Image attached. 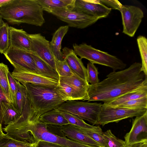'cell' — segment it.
Listing matches in <instances>:
<instances>
[{
  "mask_svg": "<svg viewBox=\"0 0 147 147\" xmlns=\"http://www.w3.org/2000/svg\"><path fill=\"white\" fill-rule=\"evenodd\" d=\"M121 13L123 32L130 37H133L144 16L139 7L131 5H123L120 11Z\"/></svg>",
  "mask_w": 147,
  "mask_h": 147,
  "instance_id": "obj_9",
  "label": "cell"
},
{
  "mask_svg": "<svg viewBox=\"0 0 147 147\" xmlns=\"http://www.w3.org/2000/svg\"><path fill=\"white\" fill-rule=\"evenodd\" d=\"M17 86L16 107L22 115L27 102V91L25 86L18 81Z\"/></svg>",
  "mask_w": 147,
  "mask_h": 147,
  "instance_id": "obj_29",
  "label": "cell"
},
{
  "mask_svg": "<svg viewBox=\"0 0 147 147\" xmlns=\"http://www.w3.org/2000/svg\"><path fill=\"white\" fill-rule=\"evenodd\" d=\"M127 147V146L126 147Z\"/></svg>",
  "mask_w": 147,
  "mask_h": 147,
  "instance_id": "obj_46",
  "label": "cell"
},
{
  "mask_svg": "<svg viewBox=\"0 0 147 147\" xmlns=\"http://www.w3.org/2000/svg\"><path fill=\"white\" fill-rule=\"evenodd\" d=\"M11 1V0H0V7Z\"/></svg>",
  "mask_w": 147,
  "mask_h": 147,
  "instance_id": "obj_42",
  "label": "cell"
},
{
  "mask_svg": "<svg viewBox=\"0 0 147 147\" xmlns=\"http://www.w3.org/2000/svg\"><path fill=\"white\" fill-rule=\"evenodd\" d=\"M145 142H147V139L142 140L133 144L127 146L126 147H141L143 143Z\"/></svg>",
  "mask_w": 147,
  "mask_h": 147,
  "instance_id": "obj_41",
  "label": "cell"
},
{
  "mask_svg": "<svg viewBox=\"0 0 147 147\" xmlns=\"http://www.w3.org/2000/svg\"><path fill=\"white\" fill-rule=\"evenodd\" d=\"M22 115V114L15 107L13 104L9 103L3 115V122L4 124L7 125L16 122Z\"/></svg>",
  "mask_w": 147,
  "mask_h": 147,
  "instance_id": "obj_27",
  "label": "cell"
},
{
  "mask_svg": "<svg viewBox=\"0 0 147 147\" xmlns=\"http://www.w3.org/2000/svg\"><path fill=\"white\" fill-rule=\"evenodd\" d=\"M11 74L22 85L30 83L56 88L59 84L58 81L21 67L14 68Z\"/></svg>",
  "mask_w": 147,
  "mask_h": 147,
  "instance_id": "obj_10",
  "label": "cell"
},
{
  "mask_svg": "<svg viewBox=\"0 0 147 147\" xmlns=\"http://www.w3.org/2000/svg\"><path fill=\"white\" fill-rule=\"evenodd\" d=\"M2 19V17L0 14V28L3 27L5 24L3 20Z\"/></svg>",
  "mask_w": 147,
  "mask_h": 147,
  "instance_id": "obj_44",
  "label": "cell"
},
{
  "mask_svg": "<svg viewBox=\"0 0 147 147\" xmlns=\"http://www.w3.org/2000/svg\"><path fill=\"white\" fill-rule=\"evenodd\" d=\"M102 105L101 103L96 102L69 100L64 102L56 109L70 113L94 125L97 124Z\"/></svg>",
  "mask_w": 147,
  "mask_h": 147,
  "instance_id": "obj_6",
  "label": "cell"
},
{
  "mask_svg": "<svg viewBox=\"0 0 147 147\" xmlns=\"http://www.w3.org/2000/svg\"><path fill=\"white\" fill-rule=\"evenodd\" d=\"M146 96H147V86L127 93L105 103L111 106H118L127 101Z\"/></svg>",
  "mask_w": 147,
  "mask_h": 147,
  "instance_id": "obj_21",
  "label": "cell"
},
{
  "mask_svg": "<svg viewBox=\"0 0 147 147\" xmlns=\"http://www.w3.org/2000/svg\"><path fill=\"white\" fill-rule=\"evenodd\" d=\"M4 94L0 85V124L3 122L4 113L9 103Z\"/></svg>",
  "mask_w": 147,
  "mask_h": 147,
  "instance_id": "obj_38",
  "label": "cell"
},
{
  "mask_svg": "<svg viewBox=\"0 0 147 147\" xmlns=\"http://www.w3.org/2000/svg\"><path fill=\"white\" fill-rule=\"evenodd\" d=\"M61 52L63 60L66 61L72 73L87 81L86 69L82 59L77 57L73 49L67 47L63 48Z\"/></svg>",
  "mask_w": 147,
  "mask_h": 147,
  "instance_id": "obj_15",
  "label": "cell"
},
{
  "mask_svg": "<svg viewBox=\"0 0 147 147\" xmlns=\"http://www.w3.org/2000/svg\"><path fill=\"white\" fill-rule=\"evenodd\" d=\"M9 72L7 66L3 63H0V85L8 101L10 103H12L7 76Z\"/></svg>",
  "mask_w": 147,
  "mask_h": 147,
  "instance_id": "obj_25",
  "label": "cell"
},
{
  "mask_svg": "<svg viewBox=\"0 0 147 147\" xmlns=\"http://www.w3.org/2000/svg\"><path fill=\"white\" fill-rule=\"evenodd\" d=\"M73 10L99 19L107 17L111 9L100 3L99 0H76Z\"/></svg>",
  "mask_w": 147,
  "mask_h": 147,
  "instance_id": "obj_13",
  "label": "cell"
},
{
  "mask_svg": "<svg viewBox=\"0 0 147 147\" xmlns=\"http://www.w3.org/2000/svg\"><path fill=\"white\" fill-rule=\"evenodd\" d=\"M0 14L9 24L41 26L45 23L43 10L37 0H11L0 7Z\"/></svg>",
  "mask_w": 147,
  "mask_h": 147,
  "instance_id": "obj_3",
  "label": "cell"
},
{
  "mask_svg": "<svg viewBox=\"0 0 147 147\" xmlns=\"http://www.w3.org/2000/svg\"><path fill=\"white\" fill-rule=\"evenodd\" d=\"M137 41L142 60L141 71L147 76V39L145 36L140 35Z\"/></svg>",
  "mask_w": 147,
  "mask_h": 147,
  "instance_id": "obj_26",
  "label": "cell"
},
{
  "mask_svg": "<svg viewBox=\"0 0 147 147\" xmlns=\"http://www.w3.org/2000/svg\"><path fill=\"white\" fill-rule=\"evenodd\" d=\"M147 112L136 117L133 120L130 130L124 137L126 146L144 140H141L139 137L142 134L147 135Z\"/></svg>",
  "mask_w": 147,
  "mask_h": 147,
  "instance_id": "obj_14",
  "label": "cell"
},
{
  "mask_svg": "<svg viewBox=\"0 0 147 147\" xmlns=\"http://www.w3.org/2000/svg\"><path fill=\"white\" fill-rule=\"evenodd\" d=\"M3 54L14 68L21 67L36 72L35 63L30 51L9 47Z\"/></svg>",
  "mask_w": 147,
  "mask_h": 147,
  "instance_id": "obj_12",
  "label": "cell"
},
{
  "mask_svg": "<svg viewBox=\"0 0 147 147\" xmlns=\"http://www.w3.org/2000/svg\"><path fill=\"white\" fill-rule=\"evenodd\" d=\"M141 147H147V142L143 143Z\"/></svg>",
  "mask_w": 147,
  "mask_h": 147,
  "instance_id": "obj_45",
  "label": "cell"
},
{
  "mask_svg": "<svg viewBox=\"0 0 147 147\" xmlns=\"http://www.w3.org/2000/svg\"><path fill=\"white\" fill-rule=\"evenodd\" d=\"M60 111L62 114L70 124L78 127L91 129L95 128L96 127V126L92 125L86 123L83 120L70 113Z\"/></svg>",
  "mask_w": 147,
  "mask_h": 147,
  "instance_id": "obj_33",
  "label": "cell"
},
{
  "mask_svg": "<svg viewBox=\"0 0 147 147\" xmlns=\"http://www.w3.org/2000/svg\"><path fill=\"white\" fill-rule=\"evenodd\" d=\"M86 69L87 80L90 84L94 85L98 83L99 80L98 75L99 72L98 69L94 64L88 62L87 64Z\"/></svg>",
  "mask_w": 147,
  "mask_h": 147,
  "instance_id": "obj_34",
  "label": "cell"
},
{
  "mask_svg": "<svg viewBox=\"0 0 147 147\" xmlns=\"http://www.w3.org/2000/svg\"><path fill=\"white\" fill-rule=\"evenodd\" d=\"M26 88L28 104L35 119L43 114L56 109L66 101L56 88L27 83Z\"/></svg>",
  "mask_w": 147,
  "mask_h": 147,
  "instance_id": "obj_4",
  "label": "cell"
},
{
  "mask_svg": "<svg viewBox=\"0 0 147 147\" xmlns=\"http://www.w3.org/2000/svg\"><path fill=\"white\" fill-rule=\"evenodd\" d=\"M55 59L56 71L59 77H69L74 74L65 60L60 61L55 58Z\"/></svg>",
  "mask_w": 147,
  "mask_h": 147,
  "instance_id": "obj_35",
  "label": "cell"
},
{
  "mask_svg": "<svg viewBox=\"0 0 147 147\" xmlns=\"http://www.w3.org/2000/svg\"><path fill=\"white\" fill-rule=\"evenodd\" d=\"M34 147H66L58 144L43 140H39L35 144Z\"/></svg>",
  "mask_w": 147,
  "mask_h": 147,
  "instance_id": "obj_40",
  "label": "cell"
},
{
  "mask_svg": "<svg viewBox=\"0 0 147 147\" xmlns=\"http://www.w3.org/2000/svg\"><path fill=\"white\" fill-rule=\"evenodd\" d=\"M9 136L17 140L35 144L43 140L66 147H98L74 141L49 131L47 125L29 117H22L8 127Z\"/></svg>",
  "mask_w": 147,
  "mask_h": 147,
  "instance_id": "obj_2",
  "label": "cell"
},
{
  "mask_svg": "<svg viewBox=\"0 0 147 147\" xmlns=\"http://www.w3.org/2000/svg\"><path fill=\"white\" fill-rule=\"evenodd\" d=\"M7 76L11 92L12 103L15 107L16 108V97L17 90L18 81L13 77L9 71L8 73Z\"/></svg>",
  "mask_w": 147,
  "mask_h": 147,
  "instance_id": "obj_37",
  "label": "cell"
},
{
  "mask_svg": "<svg viewBox=\"0 0 147 147\" xmlns=\"http://www.w3.org/2000/svg\"><path fill=\"white\" fill-rule=\"evenodd\" d=\"M76 0H37L43 11L55 9L73 10Z\"/></svg>",
  "mask_w": 147,
  "mask_h": 147,
  "instance_id": "obj_19",
  "label": "cell"
},
{
  "mask_svg": "<svg viewBox=\"0 0 147 147\" xmlns=\"http://www.w3.org/2000/svg\"><path fill=\"white\" fill-rule=\"evenodd\" d=\"M141 63L135 62L128 67L110 72L107 78L94 85L89 84L88 102L106 103L130 92L147 86V76L141 71Z\"/></svg>",
  "mask_w": 147,
  "mask_h": 147,
  "instance_id": "obj_1",
  "label": "cell"
},
{
  "mask_svg": "<svg viewBox=\"0 0 147 147\" xmlns=\"http://www.w3.org/2000/svg\"><path fill=\"white\" fill-rule=\"evenodd\" d=\"M39 121L47 125L62 126L69 124L60 111L56 108L40 115Z\"/></svg>",
  "mask_w": 147,
  "mask_h": 147,
  "instance_id": "obj_23",
  "label": "cell"
},
{
  "mask_svg": "<svg viewBox=\"0 0 147 147\" xmlns=\"http://www.w3.org/2000/svg\"><path fill=\"white\" fill-rule=\"evenodd\" d=\"M35 144L14 139L5 134L0 139V147H34Z\"/></svg>",
  "mask_w": 147,
  "mask_h": 147,
  "instance_id": "obj_31",
  "label": "cell"
},
{
  "mask_svg": "<svg viewBox=\"0 0 147 147\" xmlns=\"http://www.w3.org/2000/svg\"><path fill=\"white\" fill-rule=\"evenodd\" d=\"M57 88L66 101L85 100V98L75 89L61 81L59 80Z\"/></svg>",
  "mask_w": 147,
  "mask_h": 147,
  "instance_id": "obj_24",
  "label": "cell"
},
{
  "mask_svg": "<svg viewBox=\"0 0 147 147\" xmlns=\"http://www.w3.org/2000/svg\"><path fill=\"white\" fill-rule=\"evenodd\" d=\"M119 106L129 108L147 109V96L127 101Z\"/></svg>",
  "mask_w": 147,
  "mask_h": 147,
  "instance_id": "obj_36",
  "label": "cell"
},
{
  "mask_svg": "<svg viewBox=\"0 0 147 147\" xmlns=\"http://www.w3.org/2000/svg\"><path fill=\"white\" fill-rule=\"evenodd\" d=\"M104 147H125L126 146L125 141L116 137L109 129L103 132Z\"/></svg>",
  "mask_w": 147,
  "mask_h": 147,
  "instance_id": "obj_30",
  "label": "cell"
},
{
  "mask_svg": "<svg viewBox=\"0 0 147 147\" xmlns=\"http://www.w3.org/2000/svg\"><path fill=\"white\" fill-rule=\"evenodd\" d=\"M100 2L106 6L111 9L120 11L123 5L117 0H99Z\"/></svg>",
  "mask_w": 147,
  "mask_h": 147,
  "instance_id": "obj_39",
  "label": "cell"
},
{
  "mask_svg": "<svg viewBox=\"0 0 147 147\" xmlns=\"http://www.w3.org/2000/svg\"><path fill=\"white\" fill-rule=\"evenodd\" d=\"M69 29L67 25L61 26L59 27L53 33L50 44L51 50L55 58L57 60L63 61L61 51L62 40Z\"/></svg>",
  "mask_w": 147,
  "mask_h": 147,
  "instance_id": "obj_18",
  "label": "cell"
},
{
  "mask_svg": "<svg viewBox=\"0 0 147 147\" xmlns=\"http://www.w3.org/2000/svg\"><path fill=\"white\" fill-rule=\"evenodd\" d=\"M63 137L74 141L98 147L100 145L80 131L77 126L69 124L57 127Z\"/></svg>",
  "mask_w": 147,
  "mask_h": 147,
  "instance_id": "obj_17",
  "label": "cell"
},
{
  "mask_svg": "<svg viewBox=\"0 0 147 147\" xmlns=\"http://www.w3.org/2000/svg\"><path fill=\"white\" fill-rule=\"evenodd\" d=\"M49 13L67 24L69 27L79 29L86 28L99 20L97 18L74 10L55 9Z\"/></svg>",
  "mask_w": 147,
  "mask_h": 147,
  "instance_id": "obj_8",
  "label": "cell"
},
{
  "mask_svg": "<svg viewBox=\"0 0 147 147\" xmlns=\"http://www.w3.org/2000/svg\"><path fill=\"white\" fill-rule=\"evenodd\" d=\"M9 46V26L7 23L0 28V53H5Z\"/></svg>",
  "mask_w": 147,
  "mask_h": 147,
  "instance_id": "obj_32",
  "label": "cell"
},
{
  "mask_svg": "<svg viewBox=\"0 0 147 147\" xmlns=\"http://www.w3.org/2000/svg\"><path fill=\"white\" fill-rule=\"evenodd\" d=\"M146 112L147 109L111 106L104 103L98 115L97 124L103 126L109 123H118L124 119L140 116Z\"/></svg>",
  "mask_w": 147,
  "mask_h": 147,
  "instance_id": "obj_7",
  "label": "cell"
},
{
  "mask_svg": "<svg viewBox=\"0 0 147 147\" xmlns=\"http://www.w3.org/2000/svg\"><path fill=\"white\" fill-rule=\"evenodd\" d=\"M34 61L36 72L59 81V77L57 71L40 58L34 53L30 51Z\"/></svg>",
  "mask_w": 147,
  "mask_h": 147,
  "instance_id": "obj_22",
  "label": "cell"
},
{
  "mask_svg": "<svg viewBox=\"0 0 147 147\" xmlns=\"http://www.w3.org/2000/svg\"><path fill=\"white\" fill-rule=\"evenodd\" d=\"M59 80L75 89L85 98V100H88L87 91L89 84L87 81L74 74L71 76L59 77Z\"/></svg>",
  "mask_w": 147,
  "mask_h": 147,
  "instance_id": "obj_20",
  "label": "cell"
},
{
  "mask_svg": "<svg viewBox=\"0 0 147 147\" xmlns=\"http://www.w3.org/2000/svg\"><path fill=\"white\" fill-rule=\"evenodd\" d=\"M9 47L32 51V43L29 34L22 29L9 26Z\"/></svg>",
  "mask_w": 147,
  "mask_h": 147,
  "instance_id": "obj_16",
  "label": "cell"
},
{
  "mask_svg": "<svg viewBox=\"0 0 147 147\" xmlns=\"http://www.w3.org/2000/svg\"><path fill=\"white\" fill-rule=\"evenodd\" d=\"M5 134L4 133L2 127V124H0V139L3 137Z\"/></svg>",
  "mask_w": 147,
  "mask_h": 147,
  "instance_id": "obj_43",
  "label": "cell"
},
{
  "mask_svg": "<svg viewBox=\"0 0 147 147\" xmlns=\"http://www.w3.org/2000/svg\"><path fill=\"white\" fill-rule=\"evenodd\" d=\"M83 133L99 144L101 147H104L103 132L99 126L94 129H91L77 127Z\"/></svg>",
  "mask_w": 147,
  "mask_h": 147,
  "instance_id": "obj_28",
  "label": "cell"
},
{
  "mask_svg": "<svg viewBox=\"0 0 147 147\" xmlns=\"http://www.w3.org/2000/svg\"><path fill=\"white\" fill-rule=\"evenodd\" d=\"M73 50L81 59H85L90 62L105 66L112 68L113 71L124 69L126 64L115 56L92 47L86 43L73 45Z\"/></svg>",
  "mask_w": 147,
  "mask_h": 147,
  "instance_id": "obj_5",
  "label": "cell"
},
{
  "mask_svg": "<svg viewBox=\"0 0 147 147\" xmlns=\"http://www.w3.org/2000/svg\"><path fill=\"white\" fill-rule=\"evenodd\" d=\"M29 35L32 43L31 52L56 71L55 57L51 49L49 41L40 33Z\"/></svg>",
  "mask_w": 147,
  "mask_h": 147,
  "instance_id": "obj_11",
  "label": "cell"
}]
</instances>
